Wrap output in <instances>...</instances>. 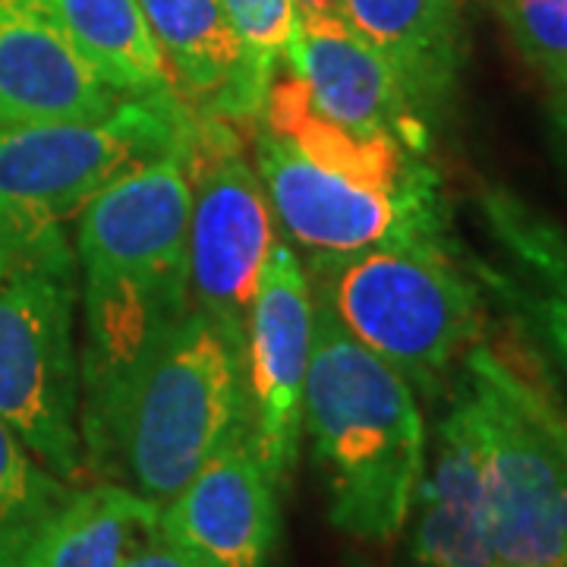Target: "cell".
Here are the masks:
<instances>
[{"label": "cell", "mask_w": 567, "mask_h": 567, "mask_svg": "<svg viewBox=\"0 0 567 567\" xmlns=\"http://www.w3.org/2000/svg\"><path fill=\"white\" fill-rule=\"evenodd\" d=\"M189 203L183 152H171L123 171L76 215L82 451L193 309Z\"/></svg>", "instance_id": "obj_1"}, {"label": "cell", "mask_w": 567, "mask_h": 567, "mask_svg": "<svg viewBox=\"0 0 567 567\" xmlns=\"http://www.w3.org/2000/svg\"><path fill=\"white\" fill-rule=\"evenodd\" d=\"M303 425L328 498V520L360 543L406 527L425 464V423L404 375L363 347L316 293Z\"/></svg>", "instance_id": "obj_2"}, {"label": "cell", "mask_w": 567, "mask_h": 567, "mask_svg": "<svg viewBox=\"0 0 567 567\" xmlns=\"http://www.w3.org/2000/svg\"><path fill=\"white\" fill-rule=\"evenodd\" d=\"M249 432L246 334L189 309L85 445V473L162 507L230 439Z\"/></svg>", "instance_id": "obj_3"}, {"label": "cell", "mask_w": 567, "mask_h": 567, "mask_svg": "<svg viewBox=\"0 0 567 567\" xmlns=\"http://www.w3.org/2000/svg\"><path fill=\"white\" fill-rule=\"evenodd\" d=\"M80 265L63 224H0V420L76 486Z\"/></svg>", "instance_id": "obj_4"}, {"label": "cell", "mask_w": 567, "mask_h": 567, "mask_svg": "<svg viewBox=\"0 0 567 567\" xmlns=\"http://www.w3.org/2000/svg\"><path fill=\"white\" fill-rule=\"evenodd\" d=\"M324 297L347 331L435 401L486 331L483 284L454 237L375 246L324 271Z\"/></svg>", "instance_id": "obj_5"}, {"label": "cell", "mask_w": 567, "mask_h": 567, "mask_svg": "<svg viewBox=\"0 0 567 567\" xmlns=\"http://www.w3.org/2000/svg\"><path fill=\"white\" fill-rule=\"evenodd\" d=\"M461 379L480 429L495 565L567 567V451L548 416L551 391L486 338Z\"/></svg>", "instance_id": "obj_6"}, {"label": "cell", "mask_w": 567, "mask_h": 567, "mask_svg": "<svg viewBox=\"0 0 567 567\" xmlns=\"http://www.w3.org/2000/svg\"><path fill=\"white\" fill-rule=\"evenodd\" d=\"M193 123L181 95H158L95 121L0 126V224H63L123 171L183 152Z\"/></svg>", "instance_id": "obj_7"}, {"label": "cell", "mask_w": 567, "mask_h": 567, "mask_svg": "<svg viewBox=\"0 0 567 567\" xmlns=\"http://www.w3.org/2000/svg\"><path fill=\"white\" fill-rule=\"evenodd\" d=\"M189 177V297L193 309L246 334V316L271 252V205L246 158L237 126L196 114L183 148Z\"/></svg>", "instance_id": "obj_8"}, {"label": "cell", "mask_w": 567, "mask_h": 567, "mask_svg": "<svg viewBox=\"0 0 567 567\" xmlns=\"http://www.w3.org/2000/svg\"><path fill=\"white\" fill-rule=\"evenodd\" d=\"M256 167L271 212L319 271H331L375 246L451 237L442 193L388 196L303 158L271 130H256Z\"/></svg>", "instance_id": "obj_9"}, {"label": "cell", "mask_w": 567, "mask_h": 567, "mask_svg": "<svg viewBox=\"0 0 567 567\" xmlns=\"http://www.w3.org/2000/svg\"><path fill=\"white\" fill-rule=\"evenodd\" d=\"M316 300L303 265L287 244H271L246 316L249 435L275 486L290 483L303 435V388L312 353Z\"/></svg>", "instance_id": "obj_10"}, {"label": "cell", "mask_w": 567, "mask_h": 567, "mask_svg": "<svg viewBox=\"0 0 567 567\" xmlns=\"http://www.w3.org/2000/svg\"><path fill=\"white\" fill-rule=\"evenodd\" d=\"M158 529L208 567L268 565L281 533L278 486L268 480L249 432L218 447L164 502Z\"/></svg>", "instance_id": "obj_11"}, {"label": "cell", "mask_w": 567, "mask_h": 567, "mask_svg": "<svg viewBox=\"0 0 567 567\" xmlns=\"http://www.w3.org/2000/svg\"><path fill=\"white\" fill-rule=\"evenodd\" d=\"M404 567H498L488 536L483 447L461 369L406 514Z\"/></svg>", "instance_id": "obj_12"}, {"label": "cell", "mask_w": 567, "mask_h": 567, "mask_svg": "<svg viewBox=\"0 0 567 567\" xmlns=\"http://www.w3.org/2000/svg\"><path fill=\"white\" fill-rule=\"evenodd\" d=\"M287 63L331 121L365 136H394L429 155L432 130L413 114L385 58L344 17H297Z\"/></svg>", "instance_id": "obj_13"}, {"label": "cell", "mask_w": 567, "mask_h": 567, "mask_svg": "<svg viewBox=\"0 0 567 567\" xmlns=\"http://www.w3.org/2000/svg\"><path fill=\"white\" fill-rule=\"evenodd\" d=\"M117 102L41 0H0V126L95 121Z\"/></svg>", "instance_id": "obj_14"}, {"label": "cell", "mask_w": 567, "mask_h": 567, "mask_svg": "<svg viewBox=\"0 0 567 567\" xmlns=\"http://www.w3.org/2000/svg\"><path fill=\"white\" fill-rule=\"evenodd\" d=\"M480 212L507 268L470 262L476 278L567 375V227L502 186H488Z\"/></svg>", "instance_id": "obj_15"}, {"label": "cell", "mask_w": 567, "mask_h": 567, "mask_svg": "<svg viewBox=\"0 0 567 567\" xmlns=\"http://www.w3.org/2000/svg\"><path fill=\"white\" fill-rule=\"evenodd\" d=\"M181 102L234 126L262 117L265 85L246 63L244 44L221 0H140Z\"/></svg>", "instance_id": "obj_16"}, {"label": "cell", "mask_w": 567, "mask_h": 567, "mask_svg": "<svg viewBox=\"0 0 567 567\" xmlns=\"http://www.w3.org/2000/svg\"><path fill=\"white\" fill-rule=\"evenodd\" d=\"M344 17L385 58L413 114L432 130L461 85L464 0H344Z\"/></svg>", "instance_id": "obj_17"}, {"label": "cell", "mask_w": 567, "mask_h": 567, "mask_svg": "<svg viewBox=\"0 0 567 567\" xmlns=\"http://www.w3.org/2000/svg\"><path fill=\"white\" fill-rule=\"evenodd\" d=\"M262 126L290 142L316 167L350 183L388 196L442 193L439 171L429 164L425 152L394 136H365L331 121L309 99V89L297 73L271 80L262 104Z\"/></svg>", "instance_id": "obj_18"}, {"label": "cell", "mask_w": 567, "mask_h": 567, "mask_svg": "<svg viewBox=\"0 0 567 567\" xmlns=\"http://www.w3.org/2000/svg\"><path fill=\"white\" fill-rule=\"evenodd\" d=\"M158 511L117 483L99 480L95 486L73 488L17 567H121L126 551L158 527Z\"/></svg>", "instance_id": "obj_19"}, {"label": "cell", "mask_w": 567, "mask_h": 567, "mask_svg": "<svg viewBox=\"0 0 567 567\" xmlns=\"http://www.w3.org/2000/svg\"><path fill=\"white\" fill-rule=\"evenodd\" d=\"M117 99L177 95L140 0H41Z\"/></svg>", "instance_id": "obj_20"}, {"label": "cell", "mask_w": 567, "mask_h": 567, "mask_svg": "<svg viewBox=\"0 0 567 567\" xmlns=\"http://www.w3.org/2000/svg\"><path fill=\"white\" fill-rule=\"evenodd\" d=\"M70 495L73 486L54 476L0 420V561L20 565L22 551Z\"/></svg>", "instance_id": "obj_21"}, {"label": "cell", "mask_w": 567, "mask_h": 567, "mask_svg": "<svg viewBox=\"0 0 567 567\" xmlns=\"http://www.w3.org/2000/svg\"><path fill=\"white\" fill-rule=\"evenodd\" d=\"M507 35L555 95L567 92V0H495Z\"/></svg>", "instance_id": "obj_22"}, {"label": "cell", "mask_w": 567, "mask_h": 567, "mask_svg": "<svg viewBox=\"0 0 567 567\" xmlns=\"http://www.w3.org/2000/svg\"><path fill=\"white\" fill-rule=\"evenodd\" d=\"M221 7L244 44L249 70L271 85L281 61H287V44L293 35V0H221Z\"/></svg>", "instance_id": "obj_23"}, {"label": "cell", "mask_w": 567, "mask_h": 567, "mask_svg": "<svg viewBox=\"0 0 567 567\" xmlns=\"http://www.w3.org/2000/svg\"><path fill=\"white\" fill-rule=\"evenodd\" d=\"M121 567H208L203 558L171 543L162 529H148L136 546L126 551Z\"/></svg>", "instance_id": "obj_24"}, {"label": "cell", "mask_w": 567, "mask_h": 567, "mask_svg": "<svg viewBox=\"0 0 567 567\" xmlns=\"http://www.w3.org/2000/svg\"><path fill=\"white\" fill-rule=\"evenodd\" d=\"M293 7L297 17H344V0H293Z\"/></svg>", "instance_id": "obj_25"}, {"label": "cell", "mask_w": 567, "mask_h": 567, "mask_svg": "<svg viewBox=\"0 0 567 567\" xmlns=\"http://www.w3.org/2000/svg\"><path fill=\"white\" fill-rule=\"evenodd\" d=\"M548 416H551V429H555V435L561 439V445L567 451V413L565 406L558 404L555 398H551V406H548Z\"/></svg>", "instance_id": "obj_26"}, {"label": "cell", "mask_w": 567, "mask_h": 567, "mask_svg": "<svg viewBox=\"0 0 567 567\" xmlns=\"http://www.w3.org/2000/svg\"><path fill=\"white\" fill-rule=\"evenodd\" d=\"M555 123H558V133L567 142V92L565 95H555Z\"/></svg>", "instance_id": "obj_27"}, {"label": "cell", "mask_w": 567, "mask_h": 567, "mask_svg": "<svg viewBox=\"0 0 567 567\" xmlns=\"http://www.w3.org/2000/svg\"><path fill=\"white\" fill-rule=\"evenodd\" d=\"M0 567H7V565H3V561H0Z\"/></svg>", "instance_id": "obj_28"}]
</instances>
